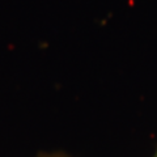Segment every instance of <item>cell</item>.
<instances>
[{
    "label": "cell",
    "mask_w": 157,
    "mask_h": 157,
    "mask_svg": "<svg viewBox=\"0 0 157 157\" xmlns=\"http://www.w3.org/2000/svg\"><path fill=\"white\" fill-rule=\"evenodd\" d=\"M155 157H157V152H156V155H155Z\"/></svg>",
    "instance_id": "obj_1"
}]
</instances>
